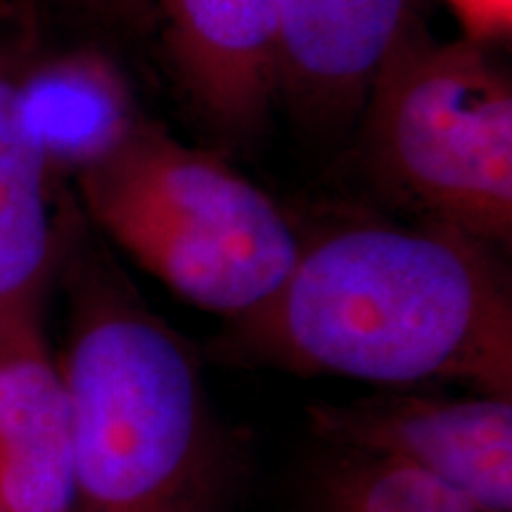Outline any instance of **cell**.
Instances as JSON below:
<instances>
[{"mask_svg":"<svg viewBox=\"0 0 512 512\" xmlns=\"http://www.w3.org/2000/svg\"><path fill=\"white\" fill-rule=\"evenodd\" d=\"M72 413L41 328L0 344V508L74 512Z\"/></svg>","mask_w":512,"mask_h":512,"instance_id":"obj_9","label":"cell"},{"mask_svg":"<svg viewBox=\"0 0 512 512\" xmlns=\"http://www.w3.org/2000/svg\"><path fill=\"white\" fill-rule=\"evenodd\" d=\"M361 114L366 164L387 195L484 245H510L512 88L486 46L437 41L418 19L382 60Z\"/></svg>","mask_w":512,"mask_h":512,"instance_id":"obj_4","label":"cell"},{"mask_svg":"<svg viewBox=\"0 0 512 512\" xmlns=\"http://www.w3.org/2000/svg\"><path fill=\"white\" fill-rule=\"evenodd\" d=\"M0 512H5V510H3V508H0Z\"/></svg>","mask_w":512,"mask_h":512,"instance_id":"obj_14","label":"cell"},{"mask_svg":"<svg viewBox=\"0 0 512 512\" xmlns=\"http://www.w3.org/2000/svg\"><path fill=\"white\" fill-rule=\"evenodd\" d=\"M302 512H482L396 460L320 446L299 482Z\"/></svg>","mask_w":512,"mask_h":512,"instance_id":"obj_11","label":"cell"},{"mask_svg":"<svg viewBox=\"0 0 512 512\" xmlns=\"http://www.w3.org/2000/svg\"><path fill=\"white\" fill-rule=\"evenodd\" d=\"M185 91L228 133L261 124L275 91V0H159Z\"/></svg>","mask_w":512,"mask_h":512,"instance_id":"obj_7","label":"cell"},{"mask_svg":"<svg viewBox=\"0 0 512 512\" xmlns=\"http://www.w3.org/2000/svg\"><path fill=\"white\" fill-rule=\"evenodd\" d=\"M456 15L465 41L489 46L512 31V0H446Z\"/></svg>","mask_w":512,"mask_h":512,"instance_id":"obj_12","label":"cell"},{"mask_svg":"<svg viewBox=\"0 0 512 512\" xmlns=\"http://www.w3.org/2000/svg\"><path fill=\"white\" fill-rule=\"evenodd\" d=\"M223 356L512 399V299L491 247L439 223L356 221L302 242L268 302L230 320Z\"/></svg>","mask_w":512,"mask_h":512,"instance_id":"obj_1","label":"cell"},{"mask_svg":"<svg viewBox=\"0 0 512 512\" xmlns=\"http://www.w3.org/2000/svg\"><path fill=\"white\" fill-rule=\"evenodd\" d=\"M76 181L93 221L140 268L197 309L230 320L268 302L302 252L271 195L226 159L147 121Z\"/></svg>","mask_w":512,"mask_h":512,"instance_id":"obj_3","label":"cell"},{"mask_svg":"<svg viewBox=\"0 0 512 512\" xmlns=\"http://www.w3.org/2000/svg\"><path fill=\"white\" fill-rule=\"evenodd\" d=\"M74 512H238L247 453L200 361L124 287L83 280L64 361Z\"/></svg>","mask_w":512,"mask_h":512,"instance_id":"obj_2","label":"cell"},{"mask_svg":"<svg viewBox=\"0 0 512 512\" xmlns=\"http://www.w3.org/2000/svg\"><path fill=\"white\" fill-rule=\"evenodd\" d=\"M53 181L19 117L17 64L0 53V344L38 325L57 242Z\"/></svg>","mask_w":512,"mask_h":512,"instance_id":"obj_10","label":"cell"},{"mask_svg":"<svg viewBox=\"0 0 512 512\" xmlns=\"http://www.w3.org/2000/svg\"><path fill=\"white\" fill-rule=\"evenodd\" d=\"M418 0H275V91L316 126L361 114Z\"/></svg>","mask_w":512,"mask_h":512,"instance_id":"obj_6","label":"cell"},{"mask_svg":"<svg viewBox=\"0 0 512 512\" xmlns=\"http://www.w3.org/2000/svg\"><path fill=\"white\" fill-rule=\"evenodd\" d=\"M17 107L55 178L98 169L145 124L131 83L98 48L62 50L17 69Z\"/></svg>","mask_w":512,"mask_h":512,"instance_id":"obj_8","label":"cell"},{"mask_svg":"<svg viewBox=\"0 0 512 512\" xmlns=\"http://www.w3.org/2000/svg\"><path fill=\"white\" fill-rule=\"evenodd\" d=\"M88 3H95V5H121V3H128V0H88Z\"/></svg>","mask_w":512,"mask_h":512,"instance_id":"obj_13","label":"cell"},{"mask_svg":"<svg viewBox=\"0 0 512 512\" xmlns=\"http://www.w3.org/2000/svg\"><path fill=\"white\" fill-rule=\"evenodd\" d=\"M309 430L320 446L413 467L482 512H512V399L382 394L316 403Z\"/></svg>","mask_w":512,"mask_h":512,"instance_id":"obj_5","label":"cell"}]
</instances>
